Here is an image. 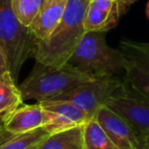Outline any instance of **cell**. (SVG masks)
Returning a JSON list of instances; mask_svg holds the SVG:
<instances>
[{"label":"cell","instance_id":"1","mask_svg":"<svg viewBox=\"0 0 149 149\" xmlns=\"http://www.w3.org/2000/svg\"><path fill=\"white\" fill-rule=\"evenodd\" d=\"M89 0H68L65 13L54 31L38 41L33 57L36 62L61 68L68 63L79 42L85 35V13Z\"/></svg>","mask_w":149,"mask_h":149},{"label":"cell","instance_id":"2","mask_svg":"<svg viewBox=\"0 0 149 149\" xmlns=\"http://www.w3.org/2000/svg\"><path fill=\"white\" fill-rule=\"evenodd\" d=\"M66 64L91 79L114 77L124 70L125 57L108 45L105 33L86 32Z\"/></svg>","mask_w":149,"mask_h":149},{"label":"cell","instance_id":"3","mask_svg":"<svg viewBox=\"0 0 149 149\" xmlns=\"http://www.w3.org/2000/svg\"><path fill=\"white\" fill-rule=\"evenodd\" d=\"M91 80L93 79L68 64L55 68L36 62L29 76L19 85V89L24 100L42 102L54 99Z\"/></svg>","mask_w":149,"mask_h":149},{"label":"cell","instance_id":"4","mask_svg":"<svg viewBox=\"0 0 149 149\" xmlns=\"http://www.w3.org/2000/svg\"><path fill=\"white\" fill-rule=\"evenodd\" d=\"M37 40L21 24L11 8L10 0H0V48L8 61L15 81H17L22 66L33 56Z\"/></svg>","mask_w":149,"mask_h":149},{"label":"cell","instance_id":"5","mask_svg":"<svg viewBox=\"0 0 149 149\" xmlns=\"http://www.w3.org/2000/svg\"><path fill=\"white\" fill-rule=\"evenodd\" d=\"M104 105L122 116L140 141L149 136V95L123 83Z\"/></svg>","mask_w":149,"mask_h":149},{"label":"cell","instance_id":"6","mask_svg":"<svg viewBox=\"0 0 149 149\" xmlns=\"http://www.w3.org/2000/svg\"><path fill=\"white\" fill-rule=\"evenodd\" d=\"M123 83L116 76L97 78L81 84L54 99L72 102L91 120L106 100L122 87Z\"/></svg>","mask_w":149,"mask_h":149},{"label":"cell","instance_id":"7","mask_svg":"<svg viewBox=\"0 0 149 149\" xmlns=\"http://www.w3.org/2000/svg\"><path fill=\"white\" fill-rule=\"evenodd\" d=\"M120 50L125 57L124 83L149 95V43L124 39Z\"/></svg>","mask_w":149,"mask_h":149},{"label":"cell","instance_id":"8","mask_svg":"<svg viewBox=\"0 0 149 149\" xmlns=\"http://www.w3.org/2000/svg\"><path fill=\"white\" fill-rule=\"evenodd\" d=\"M3 129L10 135H21L47 128L50 116L39 103L22 104L2 120Z\"/></svg>","mask_w":149,"mask_h":149},{"label":"cell","instance_id":"9","mask_svg":"<svg viewBox=\"0 0 149 149\" xmlns=\"http://www.w3.org/2000/svg\"><path fill=\"white\" fill-rule=\"evenodd\" d=\"M93 118L120 149H137L139 147L140 140L135 131L122 116L109 107L101 106Z\"/></svg>","mask_w":149,"mask_h":149},{"label":"cell","instance_id":"10","mask_svg":"<svg viewBox=\"0 0 149 149\" xmlns=\"http://www.w3.org/2000/svg\"><path fill=\"white\" fill-rule=\"evenodd\" d=\"M37 103L49 113L51 118V123L46 128L48 133L83 126L89 120V118L80 108L66 100L51 99Z\"/></svg>","mask_w":149,"mask_h":149},{"label":"cell","instance_id":"11","mask_svg":"<svg viewBox=\"0 0 149 149\" xmlns=\"http://www.w3.org/2000/svg\"><path fill=\"white\" fill-rule=\"evenodd\" d=\"M120 17L118 0H89L84 28L86 32L106 33L118 25Z\"/></svg>","mask_w":149,"mask_h":149},{"label":"cell","instance_id":"12","mask_svg":"<svg viewBox=\"0 0 149 149\" xmlns=\"http://www.w3.org/2000/svg\"><path fill=\"white\" fill-rule=\"evenodd\" d=\"M68 0H43L37 17L30 26V31L37 41L44 40L54 31L61 21Z\"/></svg>","mask_w":149,"mask_h":149},{"label":"cell","instance_id":"13","mask_svg":"<svg viewBox=\"0 0 149 149\" xmlns=\"http://www.w3.org/2000/svg\"><path fill=\"white\" fill-rule=\"evenodd\" d=\"M84 126V125H83ZM83 126L49 133L38 145L39 149H84Z\"/></svg>","mask_w":149,"mask_h":149},{"label":"cell","instance_id":"14","mask_svg":"<svg viewBox=\"0 0 149 149\" xmlns=\"http://www.w3.org/2000/svg\"><path fill=\"white\" fill-rule=\"evenodd\" d=\"M84 149H120L94 118L83 126Z\"/></svg>","mask_w":149,"mask_h":149},{"label":"cell","instance_id":"15","mask_svg":"<svg viewBox=\"0 0 149 149\" xmlns=\"http://www.w3.org/2000/svg\"><path fill=\"white\" fill-rule=\"evenodd\" d=\"M22 104H24V99L17 82L0 80V120H3Z\"/></svg>","mask_w":149,"mask_h":149},{"label":"cell","instance_id":"16","mask_svg":"<svg viewBox=\"0 0 149 149\" xmlns=\"http://www.w3.org/2000/svg\"><path fill=\"white\" fill-rule=\"evenodd\" d=\"M49 133L45 128L26 133L21 135H13L7 140L0 143V149H31L39 145Z\"/></svg>","mask_w":149,"mask_h":149},{"label":"cell","instance_id":"17","mask_svg":"<svg viewBox=\"0 0 149 149\" xmlns=\"http://www.w3.org/2000/svg\"><path fill=\"white\" fill-rule=\"evenodd\" d=\"M43 0H10L11 8L21 24L30 28L41 9Z\"/></svg>","mask_w":149,"mask_h":149},{"label":"cell","instance_id":"18","mask_svg":"<svg viewBox=\"0 0 149 149\" xmlns=\"http://www.w3.org/2000/svg\"><path fill=\"white\" fill-rule=\"evenodd\" d=\"M0 80H7V81L13 80V81H15L13 74H11L10 68H9L7 58L1 48H0Z\"/></svg>","mask_w":149,"mask_h":149},{"label":"cell","instance_id":"19","mask_svg":"<svg viewBox=\"0 0 149 149\" xmlns=\"http://www.w3.org/2000/svg\"><path fill=\"white\" fill-rule=\"evenodd\" d=\"M137 0H118V10H120V15H124L132 4H134Z\"/></svg>","mask_w":149,"mask_h":149},{"label":"cell","instance_id":"20","mask_svg":"<svg viewBox=\"0 0 149 149\" xmlns=\"http://www.w3.org/2000/svg\"><path fill=\"white\" fill-rule=\"evenodd\" d=\"M8 137H9V134L7 132H5L4 129H3L2 120H0V143H2L3 141L8 139Z\"/></svg>","mask_w":149,"mask_h":149},{"label":"cell","instance_id":"21","mask_svg":"<svg viewBox=\"0 0 149 149\" xmlns=\"http://www.w3.org/2000/svg\"><path fill=\"white\" fill-rule=\"evenodd\" d=\"M137 149H149V145L148 144H144V143H141L140 142V145Z\"/></svg>","mask_w":149,"mask_h":149},{"label":"cell","instance_id":"22","mask_svg":"<svg viewBox=\"0 0 149 149\" xmlns=\"http://www.w3.org/2000/svg\"><path fill=\"white\" fill-rule=\"evenodd\" d=\"M140 142L141 143H144V144H148L149 145V136L146 137V138H144V139H142Z\"/></svg>","mask_w":149,"mask_h":149},{"label":"cell","instance_id":"23","mask_svg":"<svg viewBox=\"0 0 149 149\" xmlns=\"http://www.w3.org/2000/svg\"><path fill=\"white\" fill-rule=\"evenodd\" d=\"M146 13H147V17H149V2L147 4V7H146Z\"/></svg>","mask_w":149,"mask_h":149},{"label":"cell","instance_id":"24","mask_svg":"<svg viewBox=\"0 0 149 149\" xmlns=\"http://www.w3.org/2000/svg\"><path fill=\"white\" fill-rule=\"evenodd\" d=\"M31 149H39V148H38V145H37V146H34V147H32Z\"/></svg>","mask_w":149,"mask_h":149}]
</instances>
